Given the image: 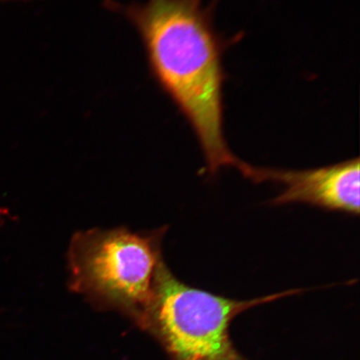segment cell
<instances>
[{
    "mask_svg": "<svg viewBox=\"0 0 360 360\" xmlns=\"http://www.w3.org/2000/svg\"><path fill=\"white\" fill-rule=\"evenodd\" d=\"M141 28L161 82L186 112L201 143L207 172L245 162L225 142L222 73L217 45L193 0H151Z\"/></svg>",
    "mask_w": 360,
    "mask_h": 360,
    "instance_id": "6da1fadb",
    "label": "cell"
},
{
    "mask_svg": "<svg viewBox=\"0 0 360 360\" xmlns=\"http://www.w3.org/2000/svg\"><path fill=\"white\" fill-rule=\"evenodd\" d=\"M304 291L289 290L247 300L227 298L180 281L163 262L145 322L154 326L173 360H248L229 335L233 319L255 306Z\"/></svg>",
    "mask_w": 360,
    "mask_h": 360,
    "instance_id": "7a4b0ae2",
    "label": "cell"
},
{
    "mask_svg": "<svg viewBox=\"0 0 360 360\" xmlns=\"http://www.w3.org/2000/svg\"><path fill=\"white\" fill-rule=\"evenodd\" d=\"M163 235L120 228L76 233L68 255L72 287L145 321L158 269L164 262Z\"/></svg>",
    "mask_w": 360,
    "mask_h": 360,
    "instance_id": "3957f363",
    "label": "cell"
},
{
    "mask_svg": "<svg viewBox=\"0 0 360 360\" xmlns=\"http://www.w3.org/2000/svg\"><path fill=\"white\" fill-rule=\"evenodd\" d=\"M359 159L308 170L258 168L248 165L245 178L255 183L281 184L285 190L271 201L274 205L303 202L318 208L359 215Z\"/></svg>",
    "mask_w": 360,
    "mask_h": 360,
    "instance_id": "277c9868",
    "label": "cell"
}]
</instances>
